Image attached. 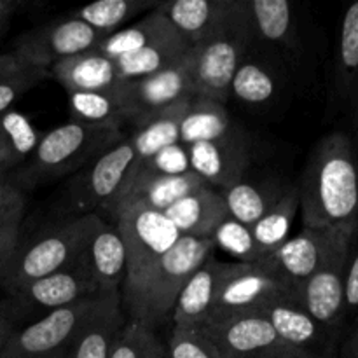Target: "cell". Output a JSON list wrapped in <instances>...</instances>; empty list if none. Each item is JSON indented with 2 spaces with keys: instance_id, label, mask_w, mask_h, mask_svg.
Here are the masks:
<instances>
[{
  "instance_id": "cell-1",
  "label": "cell",
  "mask_w": 358,
  "mask_h": 358,
  "mask_svg": "<svg viewBox=\"0 0 358 358\" xmlns=\"http://www.w3.org/2000/svg\"><path fill=\"white\" fill-rule=\"evenodd\" d=\"M299 189L304 227H358V156L341 131L311 150Z\"/></svg>"
},
{
  "instance_id": "cell-2",
  "label": "cell",
  "mask_w": 358,
  "mask_h": 358,
  "mask_svg": "<svg viewBox=\"0 0 358 358\" xmlns=\"http://www.w3.org/2000/svg\"><path fill=\"white\" fill-rule=\"evenodd\" d=\"M213 250L212 238H178L135 282L122 289V304L129 318L152 329L171 318L182 287Z\"/></svg>"
},
{
  "instance_id": "cell-3",
  "label": "cell",
  "mask_w": 358,
  "mask_h": 358,
  "mask_svg": "<svg viewBox=\"0 0 358 358\" xmlns=\"http://www.w3.org/2000/svg\"><path fill=\"white\" fill-rule=\"evenodd\" d=\"M121 140V129L76 121L65 122L41 135L34 154L28 157L17 177L23 184L37 185L51 178L76 173Z\"/></svg>"
},
{
  "instance_id": "cell-4",
  "label": "cell",
  "mask_w": 358,
  "mask_h": 358,
  "mask_svg": "<svg viewBox=\"0 0 358 358\" xmlns=\"http://www.w3.org/2000/svg\"><path fill=\"white\" fill-rule=\"evenodd\" d=\"M98 213L77 215L38 234L24 247L17 245L2 285L14 294L28 283L76 264L91 234L103 224Z\"/></svg>"
},
{
  "instance_id": "cell-5",
  "label": "cell",
  "mask_w": 358,
  "mask_h": 358,
  "mask_svg": "<svg viewBox=\"0 0 358 358\" xmlns=\"http://www.w3.org/2000/svg\"><path fill=\"white\" fill-rule=\"evenodd\" d=\"M254 41L241 0H236L229 21L215 35L191 49L196 96L220 105L226 103L227 98H231L234 73L248 56Z\"/></svg>"
},
{
  "instance_id": "cell-6",
  "label": "cell",
  "mask_w": 358,
  "mask_h": 358,
  "mask_svg": "<svg viewBox=\"0 0 358 358\" xmlns=\"http://www.w3.org/2000/svg\"><path fill=\"white\" fill-rule=\"evenodd\" d=\"M296 297V289L259 262H229L208 322L259 313L278 299ZM206 322V324H208Z\"/></svg>"
},
{
  "instance_id": "cell-7",
  "label": "cell",
  "mask_w": 358,
  "mask_h": 358,
  "mask_svg": "<svg viewBox=\"0 0 358 358\" xmlns=\"http://www.w3.org/2000/svg\"><path fill=\"white\" fill-rule=\"evenodd\" d=\"M192 49V48H191ZM161 72L128 83H119L115 91L131 114V124L175 105L196 100L192 77V51Z\"/></svg>"
},
{
  "instance_id": "cell-8",
  "label": "cell",
  "mask_w": 358,
  "mask_h": 358,
  "mask_svg": "<svg viewBox=\"0 0 358 358\" xmlns=\"http://www.w3.org/2000/svg\"><path fill=\"white\" fill-rule=\"evenodd\" d=\"M358 227H304L296 236H290L271 255L257 261L271 273L289 283L299 294L308 278L324 264L331 252L350 236H355Z\"/></svg>"
},
{
  "instance_id": "cell-9",
  "label": "cell",
  "mask_w": 358,
  "mask_h": 358,
  "mask_svg": "<svg viewBox=\"0 0 358 358\" xmlns=\"http://www.w3.org/2000/svg\"><path fill=\"white\" fill-rule=\"evenodd\" d=\"M100 299L101 297H87L70 306L59 308L28 327L13 332L0 352V358H42L69 348L84 322L96 310Z\"/></svg>"
},
{
  "instance_id": "cell-10",
  "label": "cell",
  "mask_w": 358,
  "mask_h": 358,
  "mask_svg": "<svg viewBox=\"0 0 358 358\" xmlns=\"http://www.w3.org/2000/svg\"><path fill=\"white\" fill-rule=\"evenodd\" d=\"M103 38L90 24L69 16L21 35L13 52L24 65L49 72L63 59L96 49Z\"/></svg>"
},
{
  "instance_id": "cell-11",
  "label": "cell",
  "mask_w": 358,
  "mask_h": 358,
  "mask_svg": "<svg viewBox=\"0 0 358 358\" xmlns=\"http://www.w3.org/2000/svg\"><path fill=\"white\" fill-rule=\"evenodd\" d=\"M199 331L224 358H301L304 353L287 346L262 313H247L208 322Z\"/></svg>"
},
{
  "instance_id": "cell-12",
  "label": "cell",
  "mask_w": 358,
  "mask_h": 358,
  "mask_svg": "<svg viewBox=\"0 0 358 358\" xmlns=\"http://www.w3.org/2000/svg\"><path fill=\"white\" fill-rule=\"evenodd\" d=\"M136 159L138 156L131 138H122L98 156L91 166L77 175L70 184V196L76 212L86 215L94 213L93 210L96 206L105 208L135 170Z\"/></svg>"
},
{
  "instance_id": "cell-13",
  "label": "cell",
  "mask_w": 358,
  "mask_h": 358,
  "mask_svg": "<svg viewBox=\"0 0 358 358\" xmlns=\"http://www.w3.org/2000/svg\"><path fill=\"white\" fill-rule=\"evenodd\" d=\"M114 219L128 252V276L124 287L135 282L180 238L178 231L163 213L145 206H128Z\"/></svg>"
},
{
  "instance_id": "cell-14",
  "label": "cell",
  "mask_w": 358,
  "mask_h": 358,
  "mask_svg": "<svg viewBox=\"0 0 358 358\" xmlns=\"http://www.w3.org/2000/svg\"><path fill=\"white\" fill-rule=\"evenodd\" d=\"M355 238L357 234L343 240L299 290V301L304 310L327 331L338 327L346 313V269Z\"/></svg>"
},
{
  "instance_id": "cell-15",
  "label": "cell",
  "mask_w": 358,
  "mask_h": 358,
  "mask_svg": "<svg viewBox=\"0 0 358 358\" xmlns=\"http://www.w3.org/2000/svg\"><path fill=\"white\" fill-rule=\"evenodd\" d=\"M205 185L208 184L192 171L168 175L157 173L149 168L136 166L126 178L117 196L105 206V210L112 217H115L128 206L138 205L163 213L182 198L205 187Z\"/></svg>"
},
{
  "instance_id": "cell-16",
  "label": "cell",
  "mask_w": 358,
  "mask_h": 358,
  "mask_svg": "<svg viewBox=\"0 0 358 358\" xmlns=\"http://www.w3.org/2000/svg\"><path fill=\"white\" fill-rule=\"evenodd\" d=\"M189 170L210 187L226 189L243 180L245 168L250 161V142L236 128L222 136L203 140L185 149Z\"/></svg>"
},
{
  "instance_id": "cell-17",
  "label": "cell",
  "mask_w": 358,
  "mask_h": 358,
  "mask_svg": "<svg viewBox=\"0 0 358 358\" xmlns=\"http://www.w3.org/2000/svg\"><path fill=\"white\" fill-rule=\"evenodd\" d=\"M100 297L121 294L128 276V252L115 226L103 222L77 259Z\"/></svg>"
},
{
  "instance_id": "cell-18",
  "label": "cell",
  "mask_w": 358,
  "mask_h": 358,
  "mask_svg": "<svg viewBox=\"0 0 358 358\" xmlns=\"http://www.w3.org/2000/svg\"><path fill=\"white\" fill-rule=\"evenodd\" d=\"M10 296L17 301L21 310L42 311L44 315L79 303L87 297H100L79 262L44 278L35 280Z\"/></svg>"
},
{
  "instance_id": "cell-19",
  "label": "cell",
  "mask_w": 358,
  "mask_h": 358,
  "mask_svg": "<svg viewBox=\"0 0 358 358\" xmlns=\"http://www.w3.org/2000/svg\"><path fill=\"white\" fill-rule=\"evenodd\" d=\"M227 264L212 254L189 276L171 311L173 327L201 329L210 320Z\"/></svg>"
},
{
  "instance_id": "cell-20",
  "label": "cell",
  "mask_w": 358,
  "mask_h": 358,
  "mask_svg": "<svg viewBox=\"0 0 358 358\" xmlns=\"http://www.w3.org/2000/svg\"><path fill=\"white\" fill-rule=\"evenodd\" d=\"M234 3L236 0H173L157 2L154 10L194 48L215 35L229 21Z\"/></svg>"
},
{
  "instance_id": "cell-21",
  "label": "cell",
  "mask_w": 358,
  "mask_h": 358,
  "mask_svg": "<svg viewBox=\"0 0 358 358\" xmlns=\"http://www.w3.org/2000/svg\"><path fill=\"white\" fill-rule=\"evenodd\" d=\"M122 294L101 297L69 346V358H108L126 324Z\"/></svg>"
},
{
  "instance_id": "cell-22",
  "label": "cell",
  "mask_w": 358,
  "mask_h": 358,
  "mask_svg": "<svg viewBox=\"0 0 358 358\" xmlns=\"http://www.w3.org/2000/svg\"><path fill=\"white\" fill-rule=\"evenodd\" d=\"M163 215L170 220L180 236L212 238L213 233L226 222L229 213L222 192L205 185L164 210Z\"/></svg>"
},
{
  "instance_id": "cell-23",
  "label": "cell",
  "mask_w": 358,
  "mask_h": 358,
  "mask_svg": "<svg viewBox=\"0 0 358 358\" xmlns=\"http://www.w3.org/2000/svg\"><path fill=\"white\" fill-rule=\"evenodd\" d=\"M49 77H52L69 94L105 93L114 91L119 84L114 59L101 55L96 49L56 63L49 70Z\"/></svg>"
},
{
  "instance_id": "cell-24",
  "label": "cell",
  "mask_w": 358,
  "mask_h": 358,
  "mask_svg": "<svg viewBox=\"0 0 358 358\" xmlns=\"http://www.w3.org/2000/svg\"><path fill=\"white\" fill-rule=\"evenodd\" d=\"M259 313L268 318L278 338L287 346L304 355H310L311 350L324 343L331 332L322 327L315 318H311V315L304 310L301 301L296 297L275 301Z\"/></svg>"
},
{
  "instance_id": "cell-25",
  "label": "cell",
  "mask_w": 358,
  "mask_h": 358,
  "mask_svg": "<svg viewBox=\"0 0 358 358\" xmlns=\"http://www.w3.org/2000/svg\"><path fill=\"white\" fill-rule=\"evenodd\" d=\"M255 41L283 49L296 48V17L289 0H241Z\"/></svg>"
},
{
  "instance_id": "cell-26",
  "label": "cell",
  "mask_w": 358,
  "mask_h": 358,
  "mask_svg": "<svg viewBox=\"0 0 358 358\" xmlns=\"http://www.w3.org/2000/svg\"><path fill=\"white\" fill-rule=\"evenodd\" d=\"M178 37L180 35L173 30V27L157 10L152 9L150 14H147L138 23L131 24L128 28H121V30L112 35H107L100 42L96 51L108 56L110 59H115L119 56L149 48V45L157 44V42L171 41V38Z\"/></svg>"
},
{
  "instance_id": "cell-27",
  "label": "cell",
  "mask_w": 358,
  "mask_h": 358,
  "mask_svg": "<svg viewBox=\"0 0 358 358\" xmlns=\"http://www.w3.org/2000/svg\"><path fill=\"white\" fill-rule=\"evenodd\" d=\"M299 208V189L289 187L285 194L250 227L259 261L271 255L289 240L290 227Z\"/></svg>"
},
{
  "instance_id": "cell-28",
  "label": "cell",
  "mask_w": 358,
  "mask_h": 358,
  "mask_svg": "<svg viewBox=\"0 0 358 358\" xmlns=\"http://www.w3.org/2000/svg\"><path fill=\"white\" fill-rule=\"evenodd\" d=\"M289 187H280L275 182H252L240 180L226 189H220L227 213L233 220L252 227L283 194Z\"/></svg>"
},
{
  "instance_id": "cell-29",
  "label": "cell",
  "mask_w": 358,
  "mask_h": 358,
  "mask_svg": "<svg viewBox=\"0 0 358 358\" xmlns=\"http://www.w3.org/2000/svg\"><path fill=\"white\" fill-rule=\"evenodd\" d=\"M191 48L192 45H189L184 38L178 37L171 38V41L157 42V44L149 45L145 49L129 52V55L119 56L114 59L119 83L143 79V77L161 72V70L168 69L175 62H178L184 55H187Z\"/></svg>"
},
{
  "instance_id": "cell-30",
  "label": "cell",
  "mask_w": 358,
  "mask_h": 358,
  "mask_svg": "<svg viewBox=\"0 0 358 358\" xmlns=\"http://www.w3.org/2000/svg\"><path fill=\"white\" fill-rule=\"evenodd\" d=\"M72 121L100 128L121 129L122 124L131 122V114L117 91L105 93H72L69 94Z\"/></svg>"
},
{
  "instance_id": "cell-31",
  "label": "cell",
  "mask_w": 358,
  "mask_h": 358,
  "mask_svg": "<svg viewBox=\"0 0 358 358\" xmlns=\"http://www.w3.org/2000/svg\"><path fill=\"white\" fill-rule=\"evenodd\" d=\"M233 128L234 126L224 105L196 98L191 101L180 121L178 145L189 149L203 140H212L226 135Z\"/></svg>"
},
{
  "instance_id": "cell-32",
  "label": "cell",
  "mask_w": 358,
  "mask_h": 358,
  "mask_svg": "<svg viewBox=\"0 0 358 358\" xmlns=\"http://www.w3.org/2000/svg\"><path fill=\"white\" fill-rule=\"evenodd\" d=\"M358 90V2L345 10L336 58V91L339 100L352 103Z\"/></svg>"
},
{
  "instance_id": "cell-33",
  "label": "cell",
  "mask_w": 358,
  "mask_h": 358,
  "mask_svg": "<svg viewBox=\"0 0 358 358\" xmlns=\"http://www.w3.org/2000/svg\"><path fill=\"white\" fill-rule=\"evenodd\" d=\"M38 135L28 117L9 110L0 117V175L9 173L17 164L28 161L37 147Z\"/></svg>"
},
{
  "instance_id": "cell-34",
  "label": "cell",
  "mask_w": 358,
  "mask_h": 358,
  "mask_svg": "<svg viewBox=\"0 0 358 358\" xmlns=\"http://www.w3.org/2000/svg\"><path fill=\"white\" fill-rule=\"evenodd\" d=\"M156 6L157 2H150V0H100V2L79 7L70 14V17L80 20L107 37L121 30L122 24L135 17L136 14L154 9Z\"/></svg>"
},
{
  "instance_id": "cell-35",
  "label": "cell",
  "mask_w": 358,
  "mask_h": 358,
  "mask_svg": "<svg viewBox=\"0 0 358 358\" xmlns=\"http://www.w3.org/2000/svg\"><path fill=\"white\" fill-rule=\"evenodd\" d=\"M276 93V79L271 70L255 59L240 63L231 83V96L248 105L268 103Z\"/></svg>"
},
{
  "instance_id": "cell-36",
  "label": "cell",
  "mask_w": 358,
  "mask_h": 358,
  "mask_svg": "<svg viewBox=\"0 0 358 358\" xmlns=\"http://www.w3.org/2000/svg\"><path fill=\"white\" fill-rule=\"evenodd\" d=\"M108 358H168V350L152 327L129 318L119 332Z\"/></svg>"
},
{
  "instance_id": "cell-37",
  "label": "cell",
  "mask_w": 358,
  "mask_h": 358,
  "mask_svg": "<svg viewBox=\"0 0 358 358\" xmlns=\"http://www.w3.org/2000/svg\"><path fill=\"white\" fill-rule=\"evenodd\" d=\"M215 248L220 247L222 250L229 252L234 257H238V262H257L259 255L255 250L254 238L248 226L236 222L231 217H227L226 222L213 233L212 236Z\"/></svg>"
},
{
  "instance_id": "cell-38",
  "label": "cell",
  "mask_w": 358,
  "mask_h": 358,
  "mask_svg": "<svg viewBox=\"0 0 358 358\" xmlns=\"http://www.w3.org/2000/svg\"><path fill=\"white\" fill-rule=\"evenodd\" d=\"M166 350L168 358H224L199 329L173 327Z\"/></svg>"
},
{
  "instance_id": "cell-39",
  "label": "cell",
  "mask_w": 358,
  "mask_h": 358,
  "mask_svg": "<svg viewBox=\"0 0 358 358\" xmlns=\"http://www.w3.org/2000/svg\"><path fill=\"white\" fill-rule=\"evenodd\" d=\"M49 72L34 66H23L0 79V117L10 110V105L28 90L48 79Z\"/></svg>"
},
{
  "instance_id": "cell-40",
  "label": "cell",
  "mask_w": 358,
  "mask_h": 358,
  "mask_svg": "<svg viewBox=\"0 0 358 358\" xmlns=\"http://www.w3.org/2000/svg\"><path fill=\"white\" fill-rule=\"evenodd\" d=\"M24 198L20 189L9 182L0 189V229L23 220Z\"/></svg>"
},
{
  "instance_id": "cell-41",
  "label": "cell",
  "mask_w": 358,
  "mask_h": 358,
  "mask_svg": "<svg viewBox=\"0 0 358 358\" xmlns=\"http://www.w3.org/2000/svg\"><path fill=\"white\" fill-rule=\"evenodd\" d=\"M345 310L346 313H357L358 311V243L355 245V241L352 245L348 269H346Z\"/></svg>"
},
{
  "instance_id": "cell-42",
  "label": "cell",
  "mask_w": 358,
  "mask_h": 358,
  "mask_svg": "<svg viewBox=\"0 0 358 358\" xmlns=\"http://www.w3.org/2000/svg\"><path fill=\"white\" fill-rule=\"evenodd\" d=\"M20 227L21 222H16L0 229V283L6 276L17 245H20Z\"/></svg>"
},
{
  "instance_id": "cell-43",
  "label": "cell",
  "mask_w": 358,
  "mask_h": 358,
  "mask_svg": "<svg viewBox=\"0 0 358 358\" xmlns=\"http://www.w3.org/2000/svg\"><path fill=\"white\" fill-rule=\"evenodd\" d=\"M23 66H28V65H24V63L21 62V59L17 58L14 52H6V55H0V79L6 76H9V73L16 72V70L23 69Z\"/></svg>"
},
{
  "instance_id": "cell-44",
  "label": "cell",
  "mask_w": 358,
  "mask_h": 358,
  "mask_svg": "<svg viewBox=\"0 0 358 358\" xmlns=\"http://www.w3.org/2000/svg\"><path fill=\"white\" fill-rule=\"evenodd\" d=\"M343 357L345 358H358V325L352 331L350 338L346 339L343 346Z\"/></svg>"
},
{
  "instance_id": "cell-45",
  "label": "cell",
  "mask_w": 358,
  "mask_h": 358,
  "mask_svg": "<svg viewBox=\"0 0 358 358\" xmlns=\"http://www.w3.org/2000/svg\"><path fill=\"white\" fill-rule=\"evenodd\" d=\"M20 7V2H13V0H0V28L7 23L14 10Z\"/></svg>"
},
{
  "instance_id": "cell-46",
  "label": "cell",
  "mask_w": 358,
  "mask_h": 358,
  "mask_svg": "<svg viewBox=\"0 0 358 358\" xmlns=\"http://www.w3.org/2000/svg\"><path fill=\"white\" fill-rule=\"evenodd\" d=\"M13 327H10V322L7 320L6 317H2L0 315V352L3 350V346H6L7 339L10 338V334H13Z\"/></svg>"
},
{
  "instance_id": "cell-47",
  "label": "cell",
  "mask_w": 358,
  "mask_h": 358,
  "mask_svg": "<svg viewBox=\"0 0 358 358\" xmlns=\"http://www.w3.org/2000/svg\"><path fill=\"white\" fill-rule=\"evenodd\" d=\"M352 105H353V115H355V140H353V145H355L357 156H358V90L355 96H353Z\"/></svg>"
},
{
  "instance_id": "cell-48",
  "label": "cell",
  "mask_w": 358,
  "mask_h": 358,
  "mask_svg": "<svg viewBox=\"0 0 358 358\" xmlns=\"http://www.w3.org/2000/svg\"><path fill=\"white\" fill-rule=\"evenodd\" d=\"M42 358H69V348L59 350V352H55V353H49V355H45Z\"/></svg>"
},
{
  "instance_id": "cell-49",
  "label": "cell",
  "mask_w": 358,
  "mask_h": 358,
  "mask_svg": "<svg viewBox=\"0 0 358 358\" xmlns=\"http://www.w3.org/2000/svg\"><path fill=\"white\" fill-rule=\"evenodd\" d=\"M9 177H6V175H0V189L3 187V185H7L9 184Z\"/></svg>"
},
{
  "instance_id": "cell-50",
  "label": "cell",
  "mask_w": 358,
  "mask_h": 358,
  "mask_svg": "<svg viewBox=\"0 0 358 358\" xmlns=\"http://www.w3.org/2000/svg\"><path fill=\"white\" fill-rule=\"evenodd\" d=\"M301 358H320V357H317V355H313V353H310V355H304V357H301Z\"/></svg>"
}]
</instances>
